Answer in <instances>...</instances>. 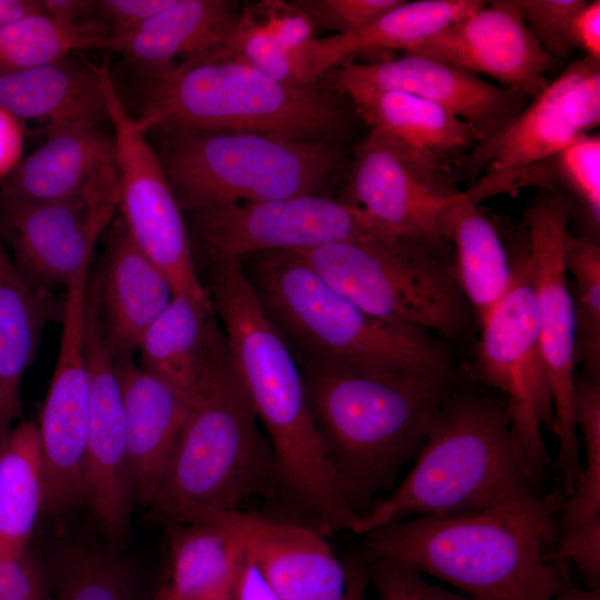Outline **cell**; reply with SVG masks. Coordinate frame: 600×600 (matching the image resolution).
I'll use <instances>...</instances> for the list:
<instances>
[{
    "label": "cell",
    "instance_id": "1",
    "mask_svg": "<svg viewBox=\"0 0 600 600\" xmlns=\"http://www.w3.org/2000/svg\"><path fill=\"white\" fill-rule=\"evenodd\" d=\"M337 488L360 516L426 442L449 398V372L296 358Z\"/></svg>",
    "mask_w": 600,
    "mask_h": 600
},
{
    "label": "cell",
    "instance_id": "2",
    "mask_svg": "<svg viewBox=\"0 0 600 600\" xmlns=\"http://www.w3.org/2000/svg\"><path fill=\"white\" fill-rule=\"evenodd\" d=\"M562 489L514 509L418 517L367 534L370 561L400 562L472 600H552L568 583L549 544Z\"/></svg>",
    "mask_w": 600,
    "mask_h": 600
},
{
    "label": "cell",
    "instance_id": "3",
    "mask_svg": "<svg viewBox=\"0 0 600 600\" xmlns=\"http://www.w3.org/2000/svg\"><path fill=\"white\" fill-rule=\"evenodd\" d=\"M208 281L231 362L286 488L314 516L321 533L351 530L357 516L337 488L291 348L262 310L239 260L210 262Z\"/></svg>",
    "mask_w": 600,
    "mask_h": 600
},
{
    "label": "cell",
    "instance_id": "4",
    "mask_svg": "<svg viewBox=\"0 0 600 600\" xmlns=\"http://www.w3.org/2000/svg\"><path fill=\"white\" fill-rule=\"evenodd\" d=\"M543 494L521 462L504 398L451 391L409 473L350 531L364 536L411 518L521 508Z\"/></svg>",
    "mask_w": 600,
    "mask_h": 600
},
{
    "label": "cell",
    "instance_id": "5",
    "mask_svg": "<svg viewBox=\"0 0 600 600\" xmlns=\"http://www.w3.org/2000/svg\"><path fill=\"white\" fill-rule=\"evenodd\" d=\"M247 258L248 264L240 262L249 283L296 358L397 371H451L447 351L430 332L368 313L298 253Z\"/></svg>",
    "mask_w": 600,
    "mask_h": 600
},
{
    "label": "cell",
    "instance_id": "6",
    "mask_svg": "<svg viewBox=\"0 0 600 600\" xmlns=\"http://www.w3.org/2000/svg\"><path fill=\"white\" fill-rule=\"evenodd\" d=\"M142 128L326 141L347 128L337 94L272 79L236 57L189 60L148 76Z\"/></svg>",
    "mask_w": 600,
    "mask_h": 600
},
{
    "label": "cell",
    "instance_id": "7",
    "mask_svg": "<svg viewBox=\"0 0 600 600\" xmlns=\"http://www.w3.org/2000/svg\"><path fill=\"white\" fill-rule=\"evenodd\" d=\"M230 353L199 384L170 471L148 513L167 524L202 511H247L278 486L273 452Z\"/></svg>",
    "mask_w": 600,
    "mask_h": 600
},
{
    "label": "cell",
    "instance_id": "8",
    "mask_svg": "<svg viewBox=\"0 0 600 600\" xmlns=\"http://www.w3.org/2000/svg\"><path fill=\"white\" fill-rule=\"evenodd\" d=\"M159 156L181 209L193 213L316 193L336 168L327 141L173 131Z\"/></svg>",
    "mask_w": 600,
    "mask_h": 600
},
{
    "label": "cell",
    "instance_id": "9",
    "mask_svg": "<svg viewBox=\"0 0 600 600\" xmlns=\"http://www.w3.org/2000/svg\"><path fill=\"white\" fill-rule=\"evenodd\" d=\"M296 253L372 316L448 338L461 336L467 328L469 307L450 264L424 244L372 237Z\"/></svg>",
    "mask_w": 600,
    "mask_h": 600
},
{
    "label": "cell",
    "instance_id": "10",
    "mask_svg": "<svg viewBox=\"0 0 600 600\" xmlns=\"http://www.w3.org/2000/svg\"><path fill=\"white\" fill-rule=\"evenodd\" d=\"M512 264L508 292L480 323L476 371L504 398L521 462L541 488L551 463L542 428L553 426V402L524 250L512 258Z\"/></svg>",
    "mask_w": 600,
    "mask_h": 600
},
{
    "label": "cell",
    "instance_id": "11",
    "mask_svg": "<svg viewBox=\"0 0 600 600\" xmlns=\"http://www.w3.org/2000/svg\"><path fill=\"white\" fill-rule=\"evenodd\" d=\"M93 66V63H92ZM93 69L99 77L119 174L121 220L134 244L169 280L174 294L211 304L196 269L182 209L146 130L121 100L111 78L108 59Z\"/></svg>",
    "mask_w": 600,
    "mask_h": 600
},
{
    "label": "cell",
    "instance_id": "12",
    "mask_svg": "<svg viewBox=\"0 0 600 600\" xmlns=\"http://www.w3.org/2000/svg\"><path fill=\"white\" fill-rule=\"evenodd\" d=\"M564 196L548 192L526 210V259L534 293L539 338L553 402L552 430L558 438L557 463L563 493L570 496L582 461L574 421L576 327L563 262V240L571 218Z\"/></svg>",
    "mask_w": 600,
    "mask_h": 600
},
{
    "label": "cell",
    "instance_id": "13",
    "mask_svg": "<svg viewBox=\"0 0 600 600\" xmlns=\"http://www.w3.org/2000/svg\"><path fill=\"white\" fill-rule=\"evenodd\" d=\"M119 206L117 161L71 197L27 201L0 197V233L21 274L34 287L67 286L91 262L98 238Z\"/></svg>",
    "mask_w": 600,
    "mask_h": 600
},
{
    "label": "cell",
    "instance_id": "14",
    "mask_svg": "<svg viewBox=\"0 0 600 600\" xmlns=\"http://www.w3.org/2000/svg\"><path fill=\"white\" fill-rule=\"evenodd\" d=\"M191 223L209 261L393 237L351 202L317 192L198 212Z\"/></svg>",
    "mask_w": 600,
    "mask_h": 600
},
{
    "label": "cell",
    "instance_id": "15",
    "mask_svg": "<svg viewBox=\"0 0 600 600\" xmlns=\"http://www.w3.org/2000/svg\"><path fill=\"white\" fill-rule=\"evenodd\" d=\"M600 122V59L571 62L529 104L480 140L451 171L470 184L481 176L520 169L547 159Z\"/></svg>",
    "mask_w": 600,
    "mask_h": 600
},
{
    "label": "cell",
    "instance_id": "16",
    "mask_svg": "<svg viewBox=\"0 0 600 600\" xmlns=\"http://www.w3.org/2000/svg\"><path fill=\"white\" fill-rule=\"evenodd\" d=\"M453 182L370 131L358 147L350 181L352 204L387 233L432 251L451 242Z\"/></svg>",
    "mask_w": 600,
    "mask_h": 600
},
{
    "label": "cell",
    "instance_id": "17",
    "mask_svg": "<svg viewBox=\"0 0 600 600\" xmlns=\"http://www.w3.org/2000/svg\"><path fill=\"white\" fill-rule=\"evenodd\" d=\"M86 352L89 370L87 506L107 538L121 541L129 533L134 503L121 388L116 360L104 338L99 289L94 282L89 283L87 294Z\"/></svg>",
    "mask_w": 600,
    "mask_h": 600
},
{
    "label": "cell",
    "instance_id": "18",
    "mask_svg": "<svg viewBox=\"0 0 600 600\" xmlns=\"http://www.w3.org/2000/svg\"><path fill=\"white\" fill-rule=\"evenodd\" d=\"M320 79L328 84V91L337 96L399 91L419 97L469 123L481 140L508 122L528 101L517 90L492 84L463 69L411 52L372 62L347 61Z\"/></svg>",
    "mask_w": 600,
    "mask_h": 600
},
{
    "label": "cell",
    "instance_id": "19",
    "mask_svg": "<svg viewBox=\"0 0 600 600\" xmlns=\"http://www.w3.org/2000/svg\"><path fill=\"white\" fill-rule=\"evenodd\" d=\"M187 522H213L230 530L281 600L348 598V567L319 530L248 511H202Z\"/></svg>",
    "mask_w": 600,
    "mask_h": 600
},
{
    "label": "cell",
    "instance_id": "20",
    "mask_svg": "<svg viewBox=\"0 0 600 600\" xmlns=\"http://www.w3.org/2000/svg\"><path fill=\"white\" fill-rule=\"evenodd\" d=\"M408 52L484 74L528 99L548 84L554 60L530 32L517 0L486 1Z\"/></svg>",
    "mask_w": 600,
    "mask_h": 600
},
{
    "label": "cell",
    "instance_id": "21",
    "mask_svg": "<svg viewBox=\"0 0 600 600\" xmlns=\"http://www.w3.org/2000/svg\"><path fill=\"white\" fill-rule=\"evenodd\" d=\"M127 432L134 508L146 510L172 466L189 416L190 400L130 360H116Z\"/></svg>",
    "mask_w": 600,
    "mask_h": 600
},
{
    "label": "cell",
    "instance_id": "22",
    "mask_svg": "<svg viewBox=\"0 0 600 600\" xmlns=\"http://www.w3.org/2000/svg\"><path fill=\"white\" fill-rule=\"evenodd\" d=\"M99 286L100 318L117 361L130 360L174 296L166 276L134 244L121 219L109 234Z\"/></svg>",
    "mask_w": 600,
    "mask_h": 600
},
{
    "label": "cell",
    "instance_id": "23",
    "mask_svg": "<svg viewBox=\"0 0 600 600\" xmlns=\"http://www.w3.org/2000/svg\"><path fill=\"white\" fill-rule=\"evenodd\" d=\"M346 98L370 131L452 182L453 167L481 140L466 121L409 93L358 91Z\"/></svg>",
    "mask_w": 600,
    "mask_h": 600
},
{
    "label": "cell",
    "instance_id": "24",
    "mask_svg": "<svg viewBox=\"0 0 600 600\" xmlns=\"http://www.w3.org/2000/svg\"><path fill=\"white\" fill-rule=\"evenodd\" d=\"M239 13L230 1L173 0L133 29L108 34L103 50L121 54L148 77L173 67L177 58L189 61L216 56Z\"/></svg>",
    "mask_w": 600,
    "mask_h": 600
},
{
    "label": "cell",
    "instance_id": "25",
    "mask_svg": "<svg viewBox=\"0 0 600 600\" xmlns=\"http://www.w3.org/2000/svg\"><path fill=\"white\" fill-rule=\"evenodd\" d=\"M481 0L401 1L377 20L354 31L312 38L293 57L302 86L318 80L366 53L411 51L484 4Z\"/></svg>",
    "mask_w": 600,
    "mask_h": 600
},
{
    "label": "cell",
    "instance_id": "26",
    "mask_svg": "<svg viewBox=\"0 0 600 600\" xmlns=\"http://www.w3.org/2000/svg\"><path fill=\"white\" fill-rule=\"evenodd\" d=\"M142 368L191 400L206 376L229 357L211 304L174 294L146 331L139 350Z\"/></svg>",
    "mask_w": 600,
    "mask_h": 600
},
{
    "label": "cell",
    "instance_id": "27",
    "mask_svg": "<svg viewBox=\"0 0 600 600\" xmlns=\"http://www.w3.org/2000/svg\"><path fill=\"white\" fill-rule=\"evenodd\" d=\"M62 312L63 301L21 274L0 233V440L22 416L21 383L42 331Z\"/></svg>",
    "mask_w": 600,
    "mask_h": 600
},
{
    "label": "cell",
    "instance_id": "28",
    "mask_svg": "<svg viewBox=\"0 0 600 600\" xmlns=\"http://www.w3.org/2000/svg\"><path fill=\"white\" fill-rule=\"evenodd\" d=\"M116 161L112 134L102 127L68 124L47 131L46 141L0 182V197L51 201L81 192Z\"/></svg>",
    "mask_w": 600,
    "mask_h": 600
},
{
    "label": "cell",
    "instance_id": "29",
    "mask_svg": "<svg viewBox=\"0 0 600 600\" xmlns=\"http://www.w3.org/2000/svg\"><path fill=\"white\" fill-rule=\"evenodd\" d=\"M0 107L23 121L46 120L47 131L68 124L102 127L109 122L92 63L80 64L69 57L0 74Z\"/></svg>",
    "mask_w": 600,
    "mask_h": 600
},
{
    "label": "cell",
    "instance_id": "30",
    "mask_svg": "<svg viewBox=\"0 0 600 600\" xmlns=\"http://www.w3.org/2000/svg\"><path fill=\"white\" fill-rule=\"evenodd\" d=\"M450 237L454 247L451 274L481 323L510 288L512 258L491 220L461 191L451 206Z\"/></svg>",
    "mask_w": 600,
    "mask_h": 600
},
{
    "label": "cell",
    "instance_id": "31",
    "mask_svg": "<svg viewBox=\"0 0 600 600\" xmlns=\"http://www.w3.org/2000/svg\"><path fill=\"white\" fill-rule=\"evenodd\" d=\"M168 526L169 578L154 600H199L233 587L247 554L230 530L213 522Z\"/></svg>",
    "mask_w": 600,
    "mask_h": 600
},
{
    "label": "cell",
    "instance_id": "32",
    "mask_svg": "<svg viewBox=\"0 0 600 600\" xmlns=\"http://www.w3.org/2000/svg\"><path fill=\"white\" fill-rule=\"evenodd\" d=\"M44 468L38 424L18 421L0 440V552L31 547L43 514Z\"/></svg>",
    "mask_w": 600,
    "mask_h": 600
},
{
    "label": "cell",
    "instance_id": "33",
    "mask_svg": "<svg viewBox=\"0 0 600 600\" xmlns=\"http://www.w3.org/2000/svg\"><path fill=\"white\" fill-rule=\"evenodd\" d=\"M42 559L53 600H142L136 570L111 544L66 539Z\"/></svg>",
    "mask_w": 600,
    "mask_h": 600
},
{
    "label": "cell",
    "instance_id": "34",
    "mask_svg": "<svg viewBox=\"0 0 600 600\" xmlns=\"http://www.w3.org/2000/svg\"><path fill=\"white\" fill-rule=\"evenodd\" d=\"M108 29L96 20L66 24L43 13L0 27V74L69 57L77 50H103Z\"/></svg>",
    "mask_w": 600,
    "mask_h": 600
},
{
    "label": "cell",
    "instance_id": "35",
    "mask_svg": "<svg viewBox=\"0 0 600 600\" xmlns=\"http://www.w3.org/2000/svg\"><path fill=\"white\" fill-rule=\"evenodd\" d=\"M563 262L568 276L576 327V360L584 376L600 379V246L569 230L563 240Z\"/></svg>",
    "mask_w": 600,
    "mask_h": 600
},
{
    "label": "cell",
    "instance_id": "36",
    "mask_svg": "<svg viewBox=\"0 0 600 600\" xmlns=\"http://www.w3.org/2000/svg\"><path fill=\"white\" fill-rule=\"evenodd\" d=\"M574 421L584 443V464L572 493L564 498L558 539L600 519V380L576 377Z\"/></svg>",
    "mask_w": 600,
    "mask_h": 600
},
{
    "label": "cell",
    "instance_id": "37",
    "mask_svg": "<svg viewBox=\"0 0 600 600\" xmlns=\"http://www.w3.org/2000/svg\"><path fill=\"white\" fill-rule=\"evenodd\" d=\"M557 193L576 208L594 236L600 227V138L587 133L552 156Z\"/></svg>",
    "mask_w": 600,
    "mask_h": 600
},
{
    "label": "cell",
    "instance_id": "38",
    "mask_svg": "<svg viewBox=\"0 0 600 600\" xmlns=\"http://www.w3.org/2000/svg\"><path fill=\"white\" fill-rule=\"evenodd\" d=\"M218 57L239 58L277 81L306 87L298 79L293 54L266 30L251 7L240 11L226 46L211 58Z\"/></svg>",
    "mask_w": 600,
    "mask_h": 600
},
{
    "label": "cell",
    "instance_id": "39",
    "mask_svg": "<svg viewBox=\"0 0 600 600\" xmlns=\"http://www.w3.org/2000/svg\"><path fill=\"white\" fill-rule=\"evenodd\" d=\"M586 0H517L527 27L541 47L554 59L573 50L571 26Z\"/></svg>",
    "mask_w": 600,
    "mask_h": 600
},
{
    "label": "cell",
    "instance_id": "40",
    "mask_svg": "<svg viewBox=\"0 0 600 600\" xmlns=\"http://www.w3.org/2000/svg\"><path fill=\"white\" fill-rule=\"evenodd\" d=\"M371 562L370 577L379 600H472L430 583L421 573L400 562Z\"/></svg>",
    "mask_w": 600,
    "mask_h": 600
},
{
    "label": "cell",
    "instance_id": "41",
    "mask_svg": "<svg viewBox=\"0 0 600 600\" xmlns=\"http://www.w3.org/2000/svg\"><path fill=\"white\" fill-rule=\"evenodd\" d=\"M0 600H53L43 559L31 547L0 552Z\"/></svg>",
    "mask_w": 600,
    "mask_h": 600
},
{
    "label": "cell",
    "instance_id": "42",
    "mask_svg": "<svg viewBox=\"0 0 600 600\" xmlns=\"http://www.w3.org/2000/svg\"><path fill=\"white\" fill-rule=\"evenodd\" d=\"M402 0H310L298 4L314 24L346 33L358 30L377 20Z\"/></svg>",
    "mask_w": 600,
    "mask_h": 600
},
{
    "label": "cell",
    "instance_id": "43",
    "mask_svg": "<svg viewBox=\"0 0 600 600\" xmlns=\"http://www.w3.org/2000/svg\"><path fill=\"white\" fill-rule=\"evenodd\" d=\"M251 9L266 30L293 56L312 39L316 24L299 4L269 0Z\"/></svg>",
    "mask_w": 600,
    "mask_h": 600
},
{
    "label": "cell",
    "instance_id": "44",
    "mask_svg": "<svg viewBox=\"0 0 600 600\" xmlns=\"http://www.w3.org/2000/svg\"><path fill=\"white\" fill-rule=\"evenodd\" d=\"M554 558L572 562L591 588H598L600 576V519L558 539Z\"/></svg>",
    "mask_w": 600,
    "mask_h": 600
},
{
    "label": "cell",
    "instance_id": "45",
    "mask_svg": "<svg viewBox=\"0 0 600 600\" xmlns=\"http://www.w3.org/2000/svg\"><path fill=\"white\" fill-rule=\"evenodd\" d=\"M172 1L173 0H99L94 1V3L96 11L99 12L107 22H110L112 27L110 34H113L133 29L164 10Z\"/></svg>",
    "mask_w": 600,
    "mask_h": 600
},
{
    "label": "cell",
    "instance_id": "46",
    "mask_svg": "<svg viewBox=\"0 0 600 600\" xmlns=\"http://www.w3.org/2000/svg\"><path fill=\"white\" fill-rule=\"evenodd\" d=\"M24 121L0 107V182L7 179L23 159Z\"/></svg>",
    "mask_w": 600,
    "mask_h": 600
},
{
    "label": "cell",
    "instance_id": "47",
    "mask_svg": "<svg viewBox=\"0 0 600 600\" xmlns=\"http://www.w3.org/2000/svg\"><path fill=\"white\" fill-rule=\"evenodd\" d=\"M571 42L586 57L600 59V1H586L571 26Z\"/></svg>",
    "mask_w": 600,
    "mask_h": 600
},
{
    "label": "cell",
    "instance_id": "48",
    "mask_svg": "<svg viewBox=\"0 0 600 600\" xmlns=\"http://www.w3.org/2000/svg\"><path fill=\"white\" fill-rule=\"evenodd\" d=\"M234 600H281L247 558L233 584Z\"/></svg>",
    "mask_w": 600,
    "mask_h": 600
},
{
    "label": "cell",
    "instance_id": "49",
    "mask_svg": "<svg viewBox=\"0 0 600 600\" xmlns=\"http://www.w3.org/2000/svg\"><path fill=\"white\" fill-rule=\"evenodd\" d=\"M41 2L43 13L48 18L66 24L82 23L84 22L82 18L96 10L94 1L87 0H44Z\"/></svg>",
    "mask_w": 600,
    "mask_h": 600
},
{
    "label": "cell",
    "instance_id": "50",
    "mask_svg": "<svg viewBox=\"0 0 600 600\" xmlns=\"http://www.w3.org/2000/svg\"><path fill=\"white\" fill-rule=\"evenodd\" d=\"M38 13H43L41 1L0 0V27L18 19Z\"/></svg>",
    "mask_w": 600,
    "mask_h": 600
},
{
    "label": "cell",
    "instance_id": "51",
    "mask_svg": "<svg viewBox=\"0 0 600 600\" xmlns=\"http://www.w3.org/2000/svg\"><path fill=\"white\" fill-rule=\"evenodd\" d=\"M552 600H600L598 588L580 589L568 582Z\"/></svg>",
    "mask_w": 600,
    "mask_h": 600
},
{
    "label": "cell",
    "instance_id": "52",
    "mask_svg": "<svg viewBox=\"0 0 600 600\" xmlns=\"http://www.w3.org/2000/svg\"><path fill=\"white\" fill-rule=\"evenodd\" d=\"M199 600H234L233 587L213 592Z\"/></svg>",
    "mask_w": 600,
    "mask_h": 600
}]
</instances>
